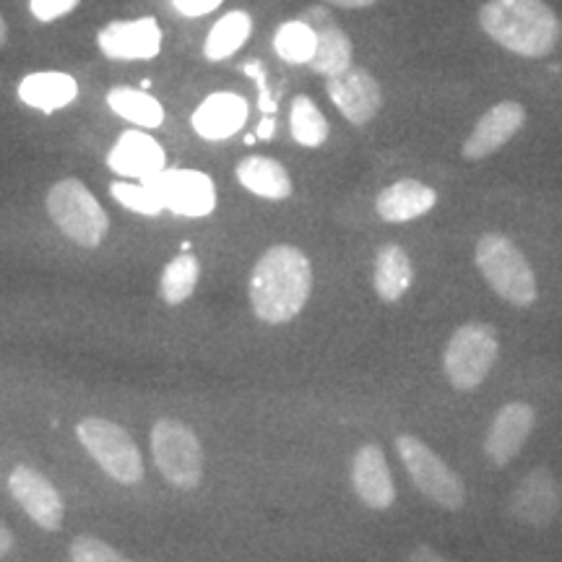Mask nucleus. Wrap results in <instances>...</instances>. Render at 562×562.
<instances>
[{
	"mask_svg": "<svg viewBox=\"0 0 562 562\" xmlns=\"http://www.w3.org/2000/svg\"><path fill=\"white\" fill-rule=\"evenodd\" d=\"M313 292V266L294 245H273L250 273V307L269 326L290 323L302 313Z\"/></svg>",
	"mask_w": 562,
	"mask_h": 562,
	"instance_id": "1",
	"label": "nucleus"
},
{
	"mask_svg": "<svg viewBox=\"0 0 562 562\" xmlns=\"http://www.w3.org/2000/svg\"><path fill=\"white\" fill-rule=\"evenodd\" d=\"M480 26L492 42L524 58H547L560 42V19L544 0H487Z\"/></svg>",
	"mask_w": 562,
	"mask_h": 562,
	"instance_id": "2",
	"label": "nucleus"
},
{
	"mask_svg": "<svg viewBox=\"0 0 562 562\" xmlns=\"http://www.w3.org/2000/svg\"><path fill=\"white\" fill-rule=\"evenodd\" d=\"M474 261L490 290L513 307H531L537 302L539 286L531 263L510 237L487 232L480 237L474 250Z\"/></svg>",
	"mask_w": 562,
	"mask_h": 562,
	"instance_id": "3",
	"label": "nucleus"
},
{
	"mask_svg": "<svg viewBox=\"0 0 562 562\" xmlns=\"http://www.w3.org/2000/svg\"><path fill=\"white\" fill-rule=\"evenodd\" d=\"M45 206L55 227L81 248H100L104 237H108V211L102 209V203L94 199V193L81 180L66 178L55 182L47 191Z\"/></svg>",
	"mask_w": 562,
	"mask_h": 562,
	"instance_id": "4",
	"label": "nucleus"
},
{
	"mask_svg": "<svg viewBox=\"0 0 562 562\" xmlns=\"http://www.w3.org/2000/svg\"><path fill=\"white\" fill-rule=\"evenodd\" d=\"M501 355L495 328L490 323H463L442 351V370L456 391H474L487 381Z\"/></svg>",
	"mask_w": 562,
	"mask_h": 562,
	"instance_id": "5",
	"label": "nucleus"
},
{
	"mask_svg": "<svg viewBox=\"0 0 562 562\" xmlns=\"http://www.w3.org/2000/svg\"><path fill=\"white\" fill-rule=\"evenodd\" d=\"M396 451L412 484L427 501H432L446 510L461 508L463 501H467V490H463L461 476L425 440H419L417 435H398Z\"/></svg>",
	"mask_w": 562,
	"mask_h": 562,
	"instance_id": "6",
	"label": "nucleus"
},
{
	"mask_svg": "<svg viewBox=\"0 0 562 562\" xmlns=\"http://www.w3.org/2000/svg\"><path fill=\"white\" fill-rule=\"evenodd\" d=\"M76 438L97 461V467L115 482L138 484L144 480V459L138 446L121 425L100 417L81 419L76 425Z\"/></svg>",
	"mask_w": 562,
	"mask_h": 562,
	"instance_id": "7",
	"label": "nucleus"
},
{
	"mask_svg": "<svg viewBox=\"0 0 562 562\" xmlns=\"http://www.w3.org/2000/svg\"><path fill=\"white\" fill-rule=\"evenodd\" d=\"M151 456L172 487L195 490L203 480L201 440L186 422L159 419L151 427Z\"/></svg>",
	"mask_w": 562,
	"mask_h": 562,
	"instance_id": "8",
	"label": "nucleus"
},
{
	"mask_svg": "<svg viewBox=\"0 0 562 562\" xmlns=\"http://www.w3.org/2000/svg\"><path fill=\"white\" fill-rule=\"evenodd\" d=\"M165 209L178 216H209L216 209V188L206 172L199 170H161L146 180Z\"/></svg>",
	"mask_w": 562,
	"mask_h": 562,
	"instance_id": "9",
	"label": "nucleus"
},
{
	"mask_svg": "<svg viewBox=\"0 0 562 562\" xmlns=\"http://www.w3.org/2000/svg\"><path fill=\"white\" fill-rule=\"evenodd\" d=\"M9 490L13 501L26 510V516L40 529L60 531L63 521H66V503L45 474H40L32 467H16L9 474Z\"/></svg>",
	"mask_w": 562,
	"mask_h": 562,
	"instance_id": "10",
	"label": "nucleus"
},
{
	"mask_svg": "<svg viewBox=\"0 0 562 562\" xmlns=\"http://www.w3.org/2000/svg\"><path fill=\"white\" fill-rule=\"evenodd\" d=\"M97 45L110 60H151L161 50V26L157 19H117L102 26Z\"/></svg>",
	"mask_w": 562,
	"mask_h": 562,
	"instance_id": "11",
	"label": "nucleus"
},
{
	"mask_svg": "<svg viewBox=\"0 0 562 562\" xmlns=\"http://www.w3.org/2000/svg\"><path fill=\"white\" fill-rule=\"evenodd\" d=\"M328 100L351 125H368L383 108V91L364 68L351 66L326 81Z\"/></svg>",
	"mask_w": 562,
	"mask_h": 562,
	"instance_id": "12",
	"label": "nucleus"
},
{
	"mask_svg": "<svg viewBox=\"0 0 562 562\" xmlns=\"http://www.w3.org/2000/svg\"><path fill=\"white\" fill-rule=\"evenodd\" d=\"M537 425V412L526 402H510L495 414L484 435V453L495 467H505L524 451Z\"/></svg>",
	"mask_w": 562,
	"mask_h": 562,
	"instance_id": "13",
	"label": "nucleus"
},
{
	"mask_svg": "<svg viewBox=\"0 0 562 562\" xmlns=\"http://www.w3.org/2000/svg\"><path fill=\"white\" fill-rule=\"evenodd\" d=\"M526 110L521 102H501L490 108L474 125L472 136L463 140V159H487L501 151L508 140L524 128Z\"/></svg>",
	"mask_w": 562,
	"mask_h": 562,
	"instance_id": "14",
	"label": "nucleus"
},
{
	"mask_svg": "<svg viewBox=\"0 0 562 562\" xmlns=\"http://www.w3.org/2000/svg\"><path fill=\"white\" fill-rule=\"evenodd\" d=\"M508 510L516 521L529 526H547L560 510V490L558 482L544 467L533 469L516 484L508 497Z\"/></svg>",
	"mask_w": 562,
	"mask_h": 562,
	"instance_id": "15",
	"label": "nucleus"
},
{
	"mask_svg": "<svg viewBox=\"0 0 562 562\" xmlns=\"http://www.w3.org/2000/svg\"><path fill=\"white\" fill-rule=\"evenodd\" d=\"M351 487L357 497L372 510H389L396 503V487L385 461L383 448L378 442H368L351 459Z\"/></svg>",
	"mask_w": 562,
	"mask_h": 562,
	"instance_id": "16",
	"label": "nucleus"
},
{
	"mask_svg": "<svg viewBox=\"0 0 562 562\" xmlns=\"http://www.w3.org/2000/svg\"><path fill=\"white\" fill-rule=\"evenodd\" d=\"M108 165L110 170L121 175V178L146 182L154 178V175L167 170V154L159 146V140L151 138L149 133L125 131L110 149Z\"/></svg>",
	"mask_w": 562,
	"mask_h": 562,
	"instance_id": "17",
	"label": "nucleus"
},
{
	"mask_svg": "<svg viewBox=\"0 0 562 562\" xmlns=\"http://www.w3.org/2000/svg\"><path fill=\"white\" fill-rule=\"evenodd\" d=\"M248 123V102L235 91L209 94L193 112V131L206 140H224L235 136Z\"/></svg>",
	"mask_w": 562,
	"mask_h": 562,
	"instance_id": "18",
	"label": "nucleus"
},
{
	"mask_svg": "<svg viewBox=\"0 0 562 562\" xmlns=\"http://www.w3.org/2000/svg\"><path fill=\"white\" fill-rule=\"evenodd\" d=\"M435 203H438V193L430 186L419 180H398L378 195L375 211L383 222L402 224L425 216L435 209Z\"/></svg>",
	"mask_w": 562,
	"mask_h": 562,
	"instance_id": "19",
	"label": "nucleus"
},
{
	"mask_svg": "<svg viewBox=\"0 0 562 562\" xmlns=\"http://www.w3.org/2000/svg\"><path fill=\"white\" fill-rule=\"evenodd\" d=\"M76 97H79V83L63 70H40V74H30L19 83V100L26 108L40 112L68 108Z\"/></svg>",
	"mask_w": 562,
	"mask_h": 562,
	"instance_id": "20",
	"label": "nucleus"
},
{
	"mask_svg": "<svg viewBox=\"0 0 562 562\" xmlns=\"http://www.w3.org/2000/svg\"><path fill=\"white\" fill-rule=\"evenodd\" d=\"M414 281V266L409 252L402 245L389 243L378 250L372 266V286L383 302H398L409 292Z\"/></svg>",
	"mask_w": 562,
	"mask_h": 562,
	"instance_id": "21",
	"label": "nucleus"
},
{
	"mask_svg": "<svg viewBox=\"0 0 562 562\" xmlns=\"http://www.w3.org/2000/svg\"><path fill=\"white\" fill-rule=\"evenodd\" d=\"M237 180L245 191L269 201H284L292 195V178L277 159L252 154L237 165Z\"/></svg>",
	"mask_w": 562,
	"mask_h": 562,
	"instance_id": "22",
	"label": "nucleus"
},
{
	"mask_svg": "<svg viewBox=\"0 0 562 562\" xmlns=\"http://www.w3.org/2000/svg\"><path fill=\"white\" fill-rule=\"evenodd\" d=\"M313 30H315V50L307 66H311L315 74L326 76V79L339 76L347 68H351V58H355V53H351V42L347 34H344L341 26H336L331 19H323V24L313 26Z\"/></svg>",
	"mask_w": 562,
	"mask_h": 562,
	"instance_id": "23",
	"label": "nucleus"
},
{
	"mask_svg": "<svg viewBox=\"0 0 562 562\" xmlns=\"http://www.w3.org/2000/svg\"><path fill=\"white\" fill-rule=\"evenodd\" d=\"M108 104L117 117L128 121L138 128H159L165 123V108H161L157 97L149 91L133 89V87H115L108 91Z\"/></svg>",
	"mask_w": 562,
	"mask_h": 562,
	"instance_id": "24",
	"label": "nucleus"
},
{
	"mask_svg": "<svg viewBox=\"0 0 562 562\" xmlns=\"http://www.w3.org/2000/svg\"><path fill=\"white\" fill-rule=\"evenodd\" d=\"M250 32H252V19L248 13L229 11L227 16H222L214 26H211L206 45H203V55L214 63L227 60L240 50L245 42H248Z\"/></svg>",
	"mask_w": 562,
	"mask_h": 562,
	"instance_id": "25",
	"label": "nucleus"
},
{
	"mask_svg": "<svg viewBox=\"0 0 562 562\" xmlns=\"http://www.w3.org/2000/svg\"><path fill=\"white\" fill-rule=\"evenodd\" d=\"M201 279V263L193 252H180L175 256L170 263L165 266L159 279V297L167 302V305H182L193 297L195 286H199Z\"/></svg>",
	"mask_w": 562,
	"mask_h": 562,
	"instance_id": "26",
	"label": "nucleus"
},
{
	"mask_svg": "<svg viewBox=\"0 0 562 562\" xmlns=\"http://www.w3.org/2000/svg\"><path fill=\"white\" fill-rule=\"evenodd\" d=\"M290 128L292 136L300 146H307V149H318L321 144H326L328 138V123L323 117L311 97H294L292 112H290Z\"/></svg>",
	"mask_w": 562,
	"mask_h": 562,
	"instance_id": "27",
	"label": "nucleus"
},
{
	"mask_svg": "<svg viewBox=\"0 0 562 562\" xmlns=\"http://www.w3.org/2000/svg\"><path fill=\"white\" fill-rule=\"evenodd\" d=\"M273 50L286 63H311L315 50V30L305 21H286L273 37Z\"/></svg>",
	"mask_w": 562,
	"mask_h": 562,
	"instance_id": "28",
	"label": "nucleus"
},
{
	"mask_svg": "<svg viewBox=\"0 0 562 562\" xmlns=\"http://www.w3.org/2000/svg\"><path fill=\"white\" fill-rule=\"evenodd\" d=\"M110 193L121 206L136 211V214L157 216L165 211V203H161L159 195L154 193V188L146 186V182H140V186H133V182H112Z\"/></svg>",
	"mask_w": 562,
	"mask_h": 562,
	"instance_id": "29",
	"label": "nucleus"
},
{
	"mask_svg": "<svg viewBox=\"0 0 562 562\" xmlns=\"http://www.w3.org/2000/svg\"><path fill=\"white\" fill-rule=\"evenodd\" d=\"M70 562H131L115 547L97 537H76L70 542Z\"/></svg>",
	"mask_w": 562,
	"mask_h": 562,
	"instance_id": "30",
	"label": "nucleus"
},
{
	"mask_svg": "<svg viewBox=\"0 0 562 562\" xmlns=\"http://www.w3.org/2000/svg\"><path fill=\"white\" fill-rule=\"evenodd\" d=\"M79 3L81 0H30V9L34 19L50 24L55 19H63L68 16V13H74L79 9Z\"/></svg>",
	"mask_w": 562,
	"mask_h": 562,
	"instance_id": "31",
	"label": "nucleus"
},
{
	"mask_svg": "<svg viewBox=\"0 0 562 562\" xmlns=\"http://www.w3.org/2000/svg\"><path fill=\"white\" fill-rule=\"evenodd\" d=\"M172 3L182 16H206V13L220 9L222 0H172Z\"/></svg>",
	"mask_w": 562,
	"mask_h": 562,
	"instance_id": "32",
	"label": "nucleus"
},
{
	"mask_svg": "<svg viewBox=\"0 0 562 562\" xmlns=\"http://www.w3.org/2000/svg\"><path fill=\"white\" fill-rule=\"evenodd\" d=\"M406 562H451V560H448L446 554H440L438 550H432V547L419 544V547H414V550L409 552V558H406Z\"/></svg>",
	"mask_w": 562,
	"mask_h": 562,
	"instance_id": "33",
	"label": "nucleus"
},
{
	"mask_svg": "<svg viewBox=\"0 0 562 562\" xmlns=\"http://www.w3.org/2000/svg\"><path fill=\"white\" fill-rule=\"evenodd\" d=\"M326 3L339 5V9H368V5H375L378 0H326Z\"/></svg>",
	"mask_w": 562,
	"mask_h": 562,
	"instance_id": "34",
	"label": "nucleus"
},
{
	"mask_svg": "<svg viewBox=\"0 0 562 562\" xmlns=\"http://www.w3.org/2000/svg\"><path fill=\"white\" fill-rule=\"evenodd\" d=\"M11 547H13V533L9 526L0 524V558H5V554L11 552Z\"/></svg>",
	"mask_w": 562,
	"mask_h": 562,
	"instance_id": "35",
	"label": "nucleus"
},
{
	"mask_svg": "<svg viewBox=\"0 0 562 562\" xmlns=\"http://www.w3.org/2000/svg\"><path fill=\"white\" fill-rule=\"evenodd\" d=\"M5 40H9V26H5V21H3V16H0V50H3Z\"/></svg>",
	"mask_w": 562,
	"mask_h": 562,
	"instance_id": "36",
	"label": "nucleus"
}]
</instances>
